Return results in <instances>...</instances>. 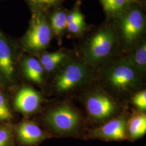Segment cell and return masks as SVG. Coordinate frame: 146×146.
Returning <instances> with one entry per match:
<instances>
[{
    "instance_id": "2",
    "label": "cell",
    "mask_w": 146,
    "mask_h": 146,
    "mask_svg": "<svg viewBox=\"0 0 146 146\" xmlns=\"http://www.w3.org/2000/svg\"><path fill=\"white\" fill-rule=\"evenodd\" d=\"M63 63L54 78V88L58 94H66L88 84L92 78L88 65L75 60Z\"/></svg>"
},
{
    "instance_id": "1",
    "label": "cell",
    "mask_w": 146,
    "mask_h": 146,
    "mask_svg": "<svg viewBox=\"0 0 146 146\" xmlns=\"http://www.w3.org/2000/svg\"><path fill=\"white\" fill-rule=\"evenodd\" d=\"M100 75L104 87L120 97L135 94L140 90L143 79L127 57L110 63Z\"/></svg>"
},
{
    "instance_id": "9",
    "label": "cell",
    "mask_w": 146,
    "mask_h": 146,
    "mask_svg": "<svg viewBox=\"0 0 146 146\" xmlns=\"http://www.w3.org/2000/svg\"><path fill=\"white\" fill-rule=\"evenodd\" d=\"M145 26V17L141 11L134 9L123 16L121 22L122 35L127 46H131L137 40Z\"/></svg>"
},
{
    "instance_id": "18",
    "label": "cell",
    "mask_w": 146,
    "mask_h": 146,
    "mask_svg": "<svg viewBox=\"0 0 146 146\" xmlns=\"http://www.w3.org/2000/svg\"><path fill=\"white\" fill-rule=\"evenodd\" d=\"M132 102L140 111L146 110V91L143 89L136 92L132 98Z\"/></svg>"
},
{
    "instance_id": "20",
    "label": "cell",
    "mask_w": 146,
    "mask_h": 146,
    "mask_svg": "<svg viewBox=\"0 0 146 146\" xmlns=\"http://www.w3.org/2000/svg\"><path fill=\"white\" fill-rule=\"evenodd\" d=\"M11 140V131L7 128H0V146H9Z\"/></svg>"
},
{
    "instance_id": "22",
    "label": "cell",
    "mask_w": 146,
    "mask_h": 146,
    "mask_svg": "<svg viewBox=\"0 0 146 146\" xmlns=\"http://www.w3.org/2000/svg\"><path fill=\"white\" fill-rule=\"evenodd\" d=\"M34 5L38 7L50 6L57 4L60 0H28Z\"/></svg>"
},
{
    "instance_id": "17",
    "label": "cell",
    "mask_w": 146,
    "mask_h": 146,
    "mask_svg": "<svg viewBox=\"0 0 146 146\" xmlns=\"http://www.w3.org/2000/svg\"><path fill=\"white\" fill-rule=\"evenodd\" d=\"M104 11L110 14H115L125 10L130 4L131 0H100Z\"/></svg>"
},
{
    "instance_id": "19",
    "label": "cell",
    "mask_w": 146,
    "mask_h": 146,
    "mask_svg": "<svg viewBox=\"0 0 146 146\" xmlns=\"http://www.w3.org/2000/svg\"><path fill=\"white\" fill-rule=\"evenodd\" d=\"M13 117L5 98L0 93V121L9 120Z\"/></svg>"
},
{
    "instance_id": "6",
    "label": "cell",
    "mask_w": 146,
    "mask_h": 146,
    "mask_svg": "<svg viewBox=\"0 0 146 146\" xmlns=\"http://www.w3.org/2000/svg\"><path fill=\"white\" fill-rule=\"evenodd\" d=\"M115 44V35L110 29L105 28L98 31L82 49L85 63L90 66H96L110 56Z\"/></svg>"
},
{
    "instance_id": "10",
    "label": "cell",
    "mask_w": 146,
    "mask_h": 146,
    "mask_svg": "<svg viewBox=\"0 0 146 146\" xmlns=\"http://www.w3.org/2000/svg\"><path fill=\"white\" fill-rule=\"evenodd\" d=\"M42 102V98L35 89L29 87L21 88L16 95L14 105L16 109L26 114L36 111Z\"/></svg>"
},
{
    "instance_id": "11",
    "label": "cell",
    "mask_w": 146,
    "mask_h": 146,
    "mask_svg": "<svg viewBox=\"0 0 146 146\" xmlns=\"http://www.w3.org/2000/svg\"><path fill=\"white\" fill-rule=\"evenodd\" d=\"M19 141L26 146L35 145L46 138V134L36 123L29 121L21 122L16 129Z\"/></svg>"
},
{
    "instance_id": "14",
    "label": "cell",
    "mask_w": 146,
    "mask_h": 146,
    "mask_svg": "<svg viewBox=\"0 0 146 146\" xmlns=\"http://www.w3.org/2000/svg\"><path fill=\"white\" fill-rule=\"evenodd\" d=\"M137 72L144 78L146 71V43L143 41L138 44L131 55L127 56Z\"/></svg>"
},
{
    "instance_id": "4",
    "label": "cell",
    "mask_w": 146,
    "mask_h": 146,
    "mask_svg": "<svg viewBox=\"0 0 146 146\" xmlns=\"http://www.w3.org/2000/svg\"><path fill=\"white\" fill-rule=\"evenodd\" d=\"M44 121L58 135H72L78 133L80 129L82 117L78 110L72 104L62 103L48 111Z\"/></svg>"
},
{
    "instance_id": "21",
    "label": "cell",
    "mask_w": 146,
    "mask_h": 146,
    "mask_svg": "<svg viewBox=\"0 0 146 146\" xmlns=\"http://www.w3.org/2000/svg\"><path fill=\"white\" fill-rule=\"evenodd\" d=\"M86 27L84 16L80 17L72 25L67 27L68 31L74 34H78L83 31Z\"/></svg>"
},
{
    "instance_id": "8",
    "label": "cell",
    "mask_w": 146,
    "mask_h": 146,
    "mask_svg": "<svg viewBox=\"0 0 146 146\" xmlns=\"http://www.w3.org/2000/svg\"><path fill=\"white\" fill-rule=\"evenodd\" d=\"M127 115H121L104 122V125L90 132L95 139L108 141L123 140L127 137Z\"/></svg>"
},
{
    "instance_id": "13",
    "label": "cell",
    "mask_w": 146,
    "mask_h": 146,
    "mask_svg": "<svg viewBox=\"0 0 146 146\" xmlns=\"http://www.w3.org/2000/svg\"><path fill=\"white\" fill-rule=\"evenodd\" d=\"M146 132V115L142 111H135L128 119L127 135L131 140H135L145 135Z\"/></svg>"
},
{
    "instance_id": "5",
    "label": "cell",
    "mask_w": 146,
    "mask_h": 146,
    "mask_svg": "<svg viewBox=\"0 0 146 146\" xmlns=\"http://www.w3.org/2000/svg\"><path fill=\"white\" fill-rule=\"evenodd\" d=\"M82 101L89 117L95 122H105L115 117L120 106L104 89L95 88L84 95Z\"/></svg>"
},
{
    "instance_id": "3",
    "label": "cell",
    "mask_w": 146,
    "mask_h": 146,
    "mask_svg": "<svg viewBox=\"0 0 146 146\" xmlns=\"http://www.w3.org/2000/svg\"><path fill=\"white\" fill-rule=\"evenodd\" d=\"M34 8L29 26L21 43L26 50L37 54L43 52L49 46L52 31L43 12L38 8Z\"/></svg>"
},
{
    "instance_id": "15",
    "label": "cell",
    "mask_w": 146,
    "mask_h": 146,
    "mask_svg": "<svg viewBox=\"0 0 146 146\" xmlns=\"http://www.w3.org/2000/svg\"><path fill=\"white\" fill-rule=\"evenodd\" d=\"M67 55L63 52H55L42 54L40 58L44 71L51 72L65 61Z\"/></svg>"
},
{
    "instance_id": "12",
    "label": "cell",
    "mask_w": 146,
    "mask_h": 146,
    "mask_svg": "<svg viewBox=\"0 0 146 146\" xmlns=\"http://www.w3.org/2000/svg\"><path fill=\"white\" fill-rule=\"evenodd\" d=\"M21 66L27 79L37 84H43L44 69L38 60L31 56H26L22 60Z\"/></svg>"
},
{
    "instance_id": "23",
    "label": "cell",
    "mask_w": 146,
    "mask_h": 146,
    "mask_svg": "<svg viewBox=\"0 0 146 146\" xmlns=\"http://www.w3.org/2000/svg\"><path fill=\"white\" fill-rule=\"evenodd\" d=\"M0 1H1V0H0Z\"/></svg>"
},
{
    "instance_id": "7",
    "label": "cell",
    "mask_w": 146,
    "mask_h": 146,
    "mask_svg": "<svg viewBox=\"0 0 146 146\" xmlns=\"http://www.w3.org/2000/svg\"><path fill=\"white\" fill-rule=\"evenodd\" d=\"M15 56L8 38L0 29V84L9 86L14 82Z\"/></svg>"
},
{
    "instance_id": "16",
    "label": "cell",
    "mask_w": 146,
    "mask_h": 146,
    "mask_svg": "<svg viewBox=\"0 0 146 146\" xmlns=\"http://www.w3.org/2000/svg\"><path fill=\"white\" fill-rule=\"evenodd\" d=\"M50 21L52 31L57 36L61 35L67 28V15L62 11L54 13L51 16Z\"/></svg>"
}]
</instances>
